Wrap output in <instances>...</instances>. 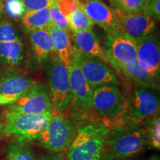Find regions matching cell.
<instances>
[{"mask_svg":"<svg viewBox=\"0 0 160 160\" xmlns=\"http://www.w3.org/2000/svg\"><path fill=\"white\" fill-rule=\"evenodd\" d=\"M147 143L153 148H160V118L159 113L148 119L147 131H145Z\"/></svg>","mask_w":160,"mask_h":160,"instance_id":"cb8c5ba5","label":"cell"},{"mask_svg":"<svg viewBox=\"0 0 160 160\" xmlns=\"http://www.w3.org/2000/svg\"><path fill=\"white\" fill-rule=\"evenodd\" d=\"M133 87L128 97H124L125 107L120 119V126L141 124L159 112L157 85Z\"/></svg>","mask_w":160,"mask_h":160,"instance_id":"7a4b0ae2","label":"cell"},{"mask_svg":"<svg viewBox=\"0 0 160 160\" xmlns=\"http://www.w3.org/2000/svg\"><path fill=\"white\" fill-rule=\"evenodd\" d=\"M137 62L155 81L159 79L160 48L157 34L153 33L137 39Z\"/></svg>","mask_w":160,"mask_h":160,"instance_id":"4fadbf2b","label":"cell"},{"mask_svg":"<svg viewBox=\"0 0 160 160\" xmlns=\"http://www.w3.org/2000/svg\"><path fill=\"white\" fill-rule=\"evenodd\" d=\"M112 68L123 76L126 82L133 86L157 85L155 80L140 67L137 60L128 64L114 65Z\"/></svg>","mask_w":160,"mask_h":160,"instance_id":"ac0fdd59","label":"cell"},{"mask_svg":"<svg viewBox=\"0 0 160 160\" xmlns=\"http://www.w3.org/2000/svg\"><path fill=\"white\" fill-rule=\"evenodd\" d=\"M4 13L13 19H21L25 13L21 0H4Z\"/></svg>","mask_w":160,"mask_h":160,"instance_id":"83f0119b","label":"cell"},{"mask_svg":"<svg viewBox=\"0 0 160 160\" xmlns=\"http://www.w3.org/2000/svg\"><path fill=\"white\" fill-rule=\"evenodd\" d=\"M50 16H51L52 22L55 25H57L58 28L63 30L68 35L70 34V33H71V29H70L69 28L68 17H66L65 16L59 11L54 1H53V4H52L51 7H50Z\"/></svg>","mask_w":160,"mask_h":160,"instance_id":"4316f807","label":"cell"},{"mask_svg":"<svg viewBox=\"0 0 160 160\" xmlns=\"http://www.w3.org/2000/svg\"><path fill=\"white\" fill-rule=\"evenodd\" d=\"M45 62L49 85L48 93L54 108V113L68 116L71 93L68 67L56 53L48 58Z\"/></svg>","mask_w":160,"mask_h":160,"instance_id":"5b68a950","label":"cell"},{"mask_svg":"<svg viewBox=\"0 0 160 160\" xmlns=\"http://www.w3.org/2000/svg\"><path fill=\"white\" fill-rule=\"evenodd\" d=\"M73 60L93 91L104 85H117L114 71L101 59L84 55L73 48Z\"/></svg>","mask_w":160,"mask_h":160,"instance_id":"9c48e42d","label":"cell"},{"mask_svg":"<svg viewBox=\"0 0 160 160\" xmlns=\"http://www.w3.org/2000/svg\"><path fill=\"white\" fill-rule=\"evenodd\" d=\"M79 1H82V0H79Z\"/></svg>","mask_w":160,"mask_h":160,"instance_id":"74e56055","label":"cell"},{"mask_svg":"<svg viewBox=\"0 0 160 160\" xmlns=\"http://www.w3.org/2000/svg\"><path fill=\"white\" fill-rule=\"evenodd\" d=\"M147 144L145 131L140 124L119 126L110 130L104 157L129 159L144 151Z\"/></svg>","mask_w":160,"mask_h":160,"instance_id":"3957f363","label":"cell"},{"mask_svg":"<svg viewBox=\"0 0 160 160\" xmlns=\"http://www.w3.org/2000/svg\"><path fill=\"white\" fill-rule=\"evenodd\" d=\"M80 7L88 16L93 24H97L107 31V33L115 32V10L109 7L101 0H82Z\"/></svg>","mask_w":160,"mask_h":160,"instance_id":"9a60e30c","label":"cell"},{"mask_svg":"<svg viewBox=\"0 0 160 160\" xmlns=\"http://www.w3.org/2000/svg\"><path fill=\"white\" fill-rule=\"evenodd\" d=\"M53 113L35 115L8 111L5 113L4 133L14 136L17 139L25 142L37 139Z\"/></svg>","mask_w":160,"mask_h":160,"instance_id":"ba28073f","label":"cell"},{"mask_svg":"<svg viewBox=\"0 0 160 160\" xmlns=\"http://www.w3.org/2000/svg\"><path fill=\"white\" fill-rule=\"evenodd\" d=\"M4 13V0H0V18H2Z\"/></svg>","mask_w":160,"mask_h":160,"instance_id":"836d02e7","label":"cell"},{"mask_svg":"<svg viewBox=\"0 0 160 160\" xmlns=\"http://www.w3.org/2000/svg\"><path fill=\"white\" fill-rule=\"evenodd\" d=\"M160 0H145V11L154 19H160Z\"/></svg>","mask_w":160,"mask_h":160,"instance_id":"4dcf8cb0","label":"cell"},{"mask_svg":"<svg viewBox=\"0 0 160 160\" xmlns=\"http://www.w3.org/2000/svg\"><path fill=\"white\" fill-rule=\"evenodd\" d=\"M36 160H66L65 152H61V153L51 152V153L42 154Z\"/></svg>","mask_w":160,"mask_h":160,"instance_id":"1f68e13d","label":"cell"},{"mask_svg":"<svg viewBox=\"0 0 160 160\" xmlns=\"http://www.w3.org/2000/svg\"><path fill=\"white\" fill-rule=\"evenodd\" d=\"M8 111L27 114H46L54 113V108L45 85L36 83L25 94L8 105Z\"/></svg>","mask_w":160,"mask_h":160,"instance_id":"30bf717a","label":"cell"},{"mask_svg":"<svg viewBox=\"0 0 160 160\" xmlns=\"http://www.w3.org/2000/svg\"><path fill=\"white\" fill-rule=\"evenodd\" d=\"M36 153L27 142L17 139L6 148L5 160H36Z\"/></svg>","mask_w":160,"mask_h":160,"instance_id":"7402d4cb","label":"cell"},{"mask_svg":"<svg viewBox=\"0 0 160 160\" xmlns=\"http://www.w3.org/2000/svg\"><path fill=\"white\" fill-rule=\"evenodd\" d=\"M47 31L53 40L56 54L68 67L73 57V47L69 35L55 25L52 21L48 27Z\"/></svg>","mask_w":160,"mask_h":160,"instance_id":"e0dca14e","label":"cell"},{"mask_svg":"<svg viewBox=\"0 0 160 160\" xmlns=\"http://www.w3.org/2000/svg\"><path fill=\"white\" fill-rule=\"evenodd\" d=\"M77 125L71 117L53 113L37 140L53 153L65 152L77 133Z\"/></svg>","mask_w":160,"mask_h":160,"instance_id":"52a82bcc","label":"cell"},{"mask_svg":"<svg viewBox=\"0 0 160 160\" xmlns=\"http://www.w3.org/2000/svg\"><path fill=\"white\" fill-rule=\"evenodd\" d=\"M37 82L16 68L5 67L0 71V93L13 102L25 94Z\"/></svg>","mask_w":160,"mask_h":160,"instance_id":"5bb4252c","label":"cell"},{"mask_svg":"<svg viewBox=\"0 0 160 160\" xmlns=\"http://www.w3.org/2000/svg\"><path fill=\"white\" fill-rule=\"evenodd\" d=\"M105 51L111 68L117 65L133 62L137 60V40L118 32L108 33Z\"/></svg>","mask_w":160,"mask_h":160,"instance_id":"8fae6325","label":"cell"},{"mask_svg":"<svg viewBox=\"0 0 160 160\" xmlns=\"http://www.w3.org/2000/svg\"><path fill=\"white\" fill-rule=\"evenodd\" d=\"M21 19L25 28L29 32L37 29L47 30L51 22L50 8L38 11H26Z\"/></svg>","mask_w":160,"mask_h":160,"instance_id":"44dd1931","label":"cell"},{"mask_svg":"<svg viewBox=\"0 0 160 160\" xmlns=\"http://www.w3.org/2000/svg\"><path fill=\"white\" fill-rule=\"evenodd\" d=\"M3 134H5L4 133V122H0V139L2 137Z\"/></svg>","mask_w":160,"mask_h":160,"instance_id":"e575fe53","label":"cell"},{"mask_svg":"<svg viewBox=\"0 0 160 160\" xmlns=\"http://www.w3.org/2000/svg\"><path fill=\"white\" fill-rule=\"evenodd\" d=\"M68 19L69 28L73 33L91 31L94 25L81 7L70 14L68 17Z\"/></svg>","mask_w":160,"mask_h":160,"instance_id":"603a6c76","label":"cell"},{"mask_svg":"<svg viewBox=\"0 0 160 160\" xmlns=\"http://www.w3.org/2000/svg\"><path fill=\"white\" fill-rule=\"evenodd\" d=\"M57 8L66 17L80 8L79 0H54Z\"/></svg>","mask_w":160,"mask_h":160,"instance_id":"f1b7e54d","label":"cell"},{"mask_svg":"<svg viewBox=\"0 0 160 160\" xmlns=\"http://www.w3.org/2000/svg\"><path fill=\"white\" fill-rule=\"evenodd\" d=\"M72 39L74 45L73 48L80 53L88 57H95L101 59L109 65L105 49L100 44L97 35L92 30L73 33Z\"/></svg>","mask_w":160,"mask_h":160,"instance_id":"2e32d148","label":"cell"},{"mask_svg":"<svg viewBox=\"0 0 160 160\" xmlns=\"http://www.w3.org/2000/svg\"><path fill=\"white\" fill-rule=\"evenodd\" d=\"M22 39L17 28L9 20L0 18V42Z\"/></svg>","mask_w":160,"mask_h":160,"instance_id":"484cf974","label":"cell"},{"mask_svg":"<svg viewBox=\"0 0 160 160\" xmlns=\"http://www.w3.org/2000/svg\"><path fill=\"white\" fill-rule=\"evenodd\" d=\"M77 125V133L66 151V160H101L111 129L99 120L82 121Z\"/></svg>","mask_w":160,"mask_h":160,"instance_id":"6da1fadb","label":"cell"},{"mask_svg":"<svg viewBox=\"0 0 160 160\" xmlns=\"http://www.w3.org/2000/svg\"><path fill=\"white\" fill-rule=\"evenodd\" d=\"M115 8L123 13H140L145 11V0H111Z\"/></svg>","mask_w":160,"mask_h":160,"instance_id":"d4e9b609","label":"cell"},{"mask_svg":"<svg viewBox=\"0 0 160 160\" xmlns=\"http://www.w3.org/2000/svg\"><path fill=\"white\" fill-rule=\"evenodd\" d=\"M114 10L117 17L115 32L128 35L137 40L151 34L154 31L155 19L145 11L123 13Z\"/></svg>","mask_w":160,"mask_h":160,"instance_id":"7c38bea8","label":"cell"},{"mask_svg":"<svg viewBox=\"0 0 160 160\" xmlns=\"http://www.w3.org/2000/svg\"><path fill=\"white\" fill-rule=\"evenodd\" d=\"M13 102V100H11L9 98L5 97L0 93V105H10V104H12Z\"/></svg>","mask_w":160,"mask_h":160,"instance_id":"d6a6232c","label":"cell"},{"mask_svg":"<svg viewBox=\"0 0 160 160\" xmlns=\"http://www.w3.org/2000/svg\"><path fill=\"white\" fill-rule=\"evenodd\" d=\"M30 42L38 62H42L56 53L53 40L45 29H37L30 32Z\"/></svg>","mask_w":160,"mask_h":160,"instance_id":"d6986e66","label":"cell"},{"mask_svg":"<svg viewBox=\"0 0 160 160\" xmlns=\"http://www.w3.org/2000/svg\"><path fill=\"white\" fill-rule=\"evenodd\" d=\"M54 0H21L26 11H33L50 8Z\"/></svg>","mask_w":160,"mask_h":160,"instance_id":"f546056e","label":"cell"},{"mask_svg":"<svg viewBox=\"0 0 160 160\" xmlns=\"http://www.w3.org/2000/svg\"><path fill=\"white\" fill-rule=\"evenodd\" d=\"M68 69L71 93L68 115L74 120L76 123L88 120H97L91 110L93 90L73 60L68 66Z\"/></svg>","mask_w":160,"mask_h":160,"instance_id":"8992f818","label":"cell"},{"mask_svg":"<svg viewBox=\"0 0 160 160\" xmlns=\"http://www.w3.org/2000/svg\"><path fill=\"white\" fill-rule=\"evenodd\" d=\"M124 107V96L117 85H104L93 91L91 110L93 116L110 129L120 126Z\"/></svg>","mask_w":160,"mask_h":160,"instance_id":"277c9868","label":"cell"},{"mask_svg":"<svg viewBox=\"0 0 160 160\" xmlns=\"http://www.w3.org/2000/svg\"><path fill=\"white\" fill-rule=\"evenodd\" d=\"M101 160H131V159H113V158L103 157V158Z\"/></svg>","mask_w":160,"mask_h":160,"instance_id":"d590c367","label":"cell"},{"mask_svg":"<svg viewBox=\"0 0 160 160\" xmlns=\"http://www.w3.org/2000/svg\"><path fill=\"white\" fill-rule=\"evenodd\" d=\"M148 160H160V159H159V155L155 154V155H153L152 157H150Z\"/></svg>","mask_w":160,"mask_h":160,"instance_id":"8d00e7d4","label":"cell"},{"mask_svg":"<svg viewBox=\"0 0 160 160\" xmlns=\"http://www.w3.org/2000/svg\"><path fill=\"white\" fill-rule=\"evenodd\" d=\"M25 56L22 39L0 42V64L5 67H18L23 62Z\"/></svg>","mask_w":160,"mask_h":160,"instance_id":"ffe728a7","label":"cell"}]
</instances>
